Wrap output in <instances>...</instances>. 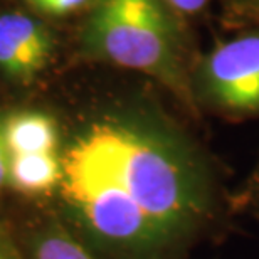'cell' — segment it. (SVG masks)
<instances>
[{
	"mask_svg": "<svg viewBox=\"0 0 259 259\" xmlns=\"http://www.w3.org/2000/svg\"><path fill=\"white\" fill-rule=\"evenodd\" d=\"M61 190L81 229L120 259H185L214 217V179L163 118L91 121L63 158Z\"/></svg>",
	"mask_w": 259,
	"mask_h": 259,
	"instance_id": "1",
	"label": "cell"
},
{
	"mask_svg": "<svg viewBox=\"0 0 259 259\" xmlns=\"http://www.w3.org/2000/svg\"><path fill=\"white\" fill-rule=\"evenodd\" d=\"M84 40L100 58L145 72L184 103H192L177 35L162 0H96Z\"/></svg>",
	"mask_w": 259,
	"mask_h": 259,
	"instance_id": "2",
	"label": "cell"
},
{
	"mask_svg": "<svg viewBox=\"0 0 259 259\" xmlns=\"http://www.w3.org/2000/svg\"><path fill=\"white\" fill-rule=\"evenodd\" d=\"M205 100L224 111L259 113V34H246L217 46L200 66Z\"/></svg>",
	"mask_w": 259,
	"mask_h": 259,
	"instance_id": "3",
	"label": "cell"
},
{
	"mask_svg": "<svg viewBox=\"0 0 259 259\" xmlns=\"http://www.w3.org/2000/svg\"><path fill=\"white\" fill-rule=\"evenodd\" d=\"M51 56V35L29 15H0V71L10 79L29 82L44 69Z\"/></svg>",
	"mask_w": 259,
	"mask_h": 259,
	"instance_id": "4",
	"label": "cell"
},
{
	"mask_svg": "<svg viewBox=\"0 0 259 259\" xmlns=\"http://www.w3.org/2000/svg\"><path fill=\"white\" fill-rule=\"evenodd\" d=\"M4 138L9 155L56 152L59 133L51 116L37 111H24L4 123Z\"/></svg>",
	"mask_w": 259,
	"mask_h": 259,
	"instance_id": "5",
	"label": "cell"
},
{
	"mask_svg": "<svg viewBox=\"0 0 259 259\" xmlns=\"http://www.w3.org/2000/svg\"><path fill=\"white\" fill-rule=\"evenodd\" d=\"M7 180L24 194H42L61 185L63 160L56 152L9 155Z\"/></svg>",
	"mask_w": 259,
	"mask_h": 259,
	"instance_id": "6",
	"label": "cell"
},
{
	"mask_svg": "<svg viewBox=\"0 0 259 259\" xmlns=\"http://www.w3.org/2000/svg\"><path fill=\"white\" fill-rule=\"evenodd\" d=\"M35 259H96L79 239L63 229L48 232L35 247Z\"/></svg>",
	"mask_w": 259,
	"mask_h": 259,
	"instance_id": "7",
	"label": "cell"
},
{
	"mask_svg": "<svg viewBox=\"0 0 259 259\" xmlns=\"http://www.w3.org/2000/svg\"><path fill=\"white\" fill-rule=\"evenodd\" d=\"M37 10H42L46 14L63 15L69 14L72 10L79 9L88 0H29Z\"/></svg>",
	"mask_w": 259,
	"mask_h": 259,
	"instance_id": "8",
	"label": "cell"
},
{
	"mask_svg": "<svg viewBox=\"0 0 259 259\" xmlns=\"http://www.w3.org/2000/svg\"><path fill=\"white\" fill-rule=\"evenodd\" d=\"M162 2L167 5V7L175 10V12L190 15V14L199 12L209 0H162Z\"/></svg>",
	"mask_w": 259,
	"mask_h": 259,
	"instance_id": "9",
	"label": "cell"
},
{
	"mask_svg": "<svg viewBox=\"0 0 259 259\" xmlns=\"http://www.w3.org/2000/svg\"><path fill=\"white\" fill-rule=\"evenodd\" d=\"M7 168H9V152L5 147V138H4V125L0 123V187L7 180Z\"/></svg>",
	"mask_w": 259,
	"mask_h": 259,
	"instance_id": "10",
	"label": "cell"
},
{
	"mask_svg": "<svg viewBox=\"0 0 259 259\" xmlns=\"http://www.w3.org/2000/svg\"><path fill=\"white\" fill-rule=\"evenodd\" d=\"M249 2H251L252 5H256V7L259 9V0H249Z\"/></svg>",
	"mask_w": 259,
	"mask_h": 259,
	"instance_id": "11",
	"label": "cell"
},
{
	"mask_svg": "<svg viewBox=\"0 0 259 259\" xmlns=\"http://www.w3.org/2000/svg\"><path fill=\"white\" fill-rule=\"evenodd\" d=\"M0 259H7V256L4 254V251H2V249H0Z\"/></svg>",
	"mask_w": 259,
	"mask_h": 259,
	"instance_id": "12",
	"label": "cell"
}]
</instances>
